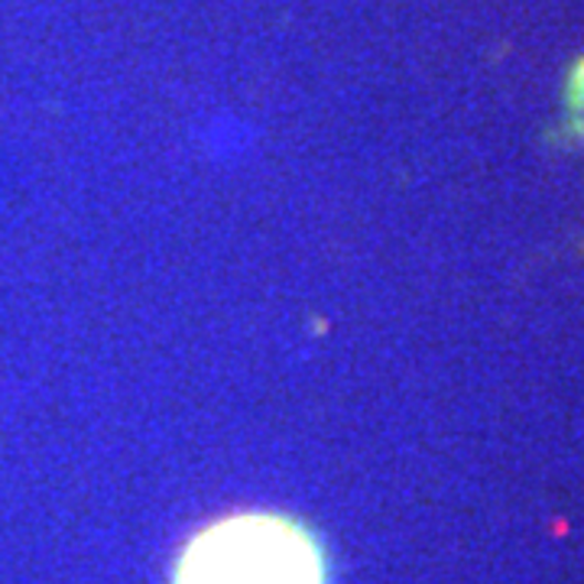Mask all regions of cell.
I'll list each match as a JSON object with an SVG mask.
<instances>
[{
  "mask_svg": "<svg viewBox=\"0 0 584 584\" xmlns=\"http://www.w3.org/2000/svg\"><path fill=\"white\" fill-rule=\"evenodd\" d=\"M325 552L299 520L234 513L189 539L172 584H325Z\"/></svg>",
  "mask_w": 584,
  "mask_h": 584,
  "instance_id": "cell-1",
  "label": "cell"
}]
</instances>
